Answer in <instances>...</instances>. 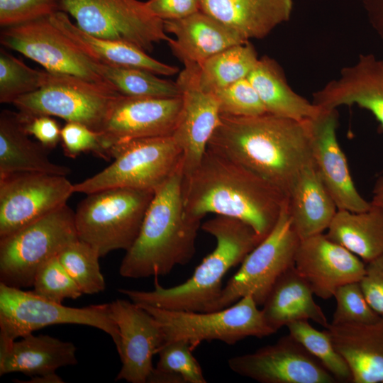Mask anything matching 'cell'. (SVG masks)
<instances>
[{
	"label": "cell",
	"mask_w": 383,
	"mask_h": 383,
	"mask_svg": "<svg viewBox=\"0 0 383 383\" xmlns=\"http://www.w3.org/2000/svg\"><path fill=\"white\" fill-rule=\"evenodd\" d=\"M308 121L269 113L254 116L221 113L208 148L268 181L288 198L301 170L313 162Z\"/></svg>",
	"instance_id": "6da1fadb"
},
{
	"label": "cell",
	"mask_w": 383,
	"mask_h": 383,
	"mask_svg": "<svg viewBox=\"0 0 383 383\" xmlns=\"http://www.w3.org/2000/svg\"><path fill=\"white\" fill-rule=\"evenodd\" d=\"M184 209L194 219L208 213L239 219L264 239L287 196L274 185L228 157L207 148L197 168L183 177Z\"/></svg>",
	"instance_id": "7a4b0ae2"
},
{
	"label": "cell",
	"mask_w": 383,
	"mask_h": 383,
	"mask_svg": "<svg viewBox=\"0 0 383 383\" xmlns=\"http://www.w3.org/2000/svg\"><path fill=\"white\" fill-rule=\"evenodd\" d=\"M182 179V167L155 192L138 235L121 261L122 277L166 275L193 258L201 225L186 212Z\"/></svg>",
	"instance_id": "3957f363"
},
{
	"label": "cell",
	"mask_w": 383,
	"mask_h": 383,
	"mask_svg": "<svg viewBox=\"0 0 383 383\" xmlns=\"http://www.w3.org/2000/svg\"><path fill=\"white\" fill-rule=\"evenodd\" d=\"M201 228L215 238L216 245L196 267L190 278L166 288L155 277L153 290L118 291L139 304L169 310L209 311L220 296L225 274L241 263L263 239L246 223L225 216L216 215L203 223Z\"/></svg>",
	"instance_id": "277c9868"
},
{
	"label": "cell",
	"mask_w": 383,
	"mask_h": 383,
	"mask_svg": "<svg viewBox=\"0 0 383 383\" xmlns=\"http://www.w3.org/2000/svg\"><path fill=\"white\" fill-rule=\"evenodd\" d=\"M155 192L113 187L87 194L74 212L79 240L94 247L101 257L128 250L140 232Z\"/></svg>",
	"instance_id": "5b68a950"
},
{
	"label": "cell",
	"mask_w": 383,
	"mask_h": 383,
	"mask_svg": "<svg viewBox=\"0 0 383 383\" xmlns=\"http://www.w3.org/2000/svg\"><path fill=\"white\" fill-rule=\"evenodd\" d=\"M57 324H79L100 329L111 338L120 353V332L111 317L109 304L70 307L0 283V350L18 338Z\"/></svg>",
	"instance_id": "8992f818"
},
{
	"label": "cell",
	"mask_w": 383,
	"mask_h": 383,
	"mask_svg": "<svg viewBox=\"0 0 383 383\" xmlns=\"http://www.w3.org/2000/svg\"><path fill=\"white\" fill-rule=\"evenodd\" d=\"M113 162L74 184V192L127 187L155 192L182 167V151L172 135L130 140L111 149Z\"/></svg>",
	"instance_id": "52a82bcc"
},
{
	"label": "cell",
	"mask_w": 383,
	"mask_h": 383,
	"mask_svg": "<svg viewBox=\"0 0 383 383\" xmlns=\"http://www.w3.org/2000/svg\"><path fill=\"white\" fill-rule=\"evenodd\" d=\"M122 96L107 82L48 72L39 89L18 98L13 104L25 114L59 117L101 133Z\"/></svg>",
	"instance_id": "ba28073f"
},
{
	"label": "cell",
	"mask_w": 383,
	"mask_h": 383,
	"mask_svg": "<svg viewBox=\"0 0 383 383\" xmlns=\"http://www.w3.org/2000/svg\"><path fill=\"white\" fill-rule=\"evenodd\" d=\"M78 239L74 211L67 204L0 238V283L33 286L39 268Z\"/></svg>",
	"instance_id": "9c48e42d"
},
{
	"label": "cell",
	"mask_w": 383,
	"mask_h": 383,
	"mask_svg": "<svg viewBox=\"0 0 383 383\" xmlns=\"http://www.w3.org/2000/svg\"><path fill=\"white\" fill-rule=\"evenodd\" d=\"M139 305L157 321L165 343L184 340L193 350L204 341L218 340L233 345L247 337L261 338L276 333L267 325L261 309L250 295L213 311H177Z\"/></svg>",
	"instance_id": "30bf717a"
},
{
	"label": "cell",
	"mask_w": 383,
	"mask_h": 383,
	"mask_svg": "<svg viewBox=\"0 0 383 383\" xmlns=\"http://www.w3.org/2000/svg\"><path fill=\"white\" fill-rule=\"evenodd\" d=\"M300 240L292 223L287 199L272 231L246 255L209 311L228 307L249 295L262 306L277 279L294 265Z\"/></svg>",
	"instance_id": "8fae6325"
},
{
	"label": "cell",
	"mask_w": 383,
	"mask_h": 383,
	"mask_svg": "<svg viewBox=\"0 0 383 383\" xmlns=\"http://www.w3.org/2000/svg\"><path fill=\"white\" fill-rule=\"evenodd\" d=\"M60 11L87 33L129 43L146 52L171 38L164 21L138 0H60Z\"/></svg>",
	"instance_id": "7c38bea8"
},
{
	"label": "cell",
	"mask_w": 383,
	"mask_h": 383,
	"mask_svg": "<svg viewBox=\"0 0 383 383\" xmlns=\"http://www.w3.org/2000/svg\"><path fill=\"white\" fill-rule=\"evenodd\" d=\"M73 186L66 176L48 173L0 177V238L67 204Z\"/></svg>",
	"instance_id": "4fadbf2b"
},
{
	"label": "cell",
	"mask_w": 383,
	"mask_h": 383,
	"mask_svg": "<svg viewBox=\"0 0 383 383\" xmlns=\"http://www.w3.org/2000/svg\"><path fill=\"white\" fill-rule=\"evenodd\" d=\"M0 43L38 63L48 72L106 82L96 72L94 60L82 52L48 17L4 27Z\"/></svg>",
	"instance_id": "5bb4252c"
},
{
	"label": "cell",
	"mask_w": 383,
	"mask_h": 383,
	"mask_svg": "<svg viewBox=\"0 0 383 383\" xmlns=\"http://www.w3.org/2000/svg\"><path fill=\"white\" fill-rule=\"evenodd\" d=\"M230 369L261 383H336L331 374L290 334L253 353L231 357Z\"/></svg>",
	"instance_id": "9a60e30c"
},
{
	"label": "cell",
	"mask_w": 383,
	"mask_h": 383,
	"mask_svg": "<svg viewBox=\"0 0 383 383\" xmlns=\"http://www.w3.org/2000/svg\"><path fill=\"white\" fill-rule=\"evenodd\" d=\"M184 65L176 81L182 105L172 136L182 151L183 177H186L202 160L219 124L221 112L214 94L204 91L199 84V65Z\"/></svg>",
	"instance_id": "2e32d148"
},
{
	"label": "cell",
	"mask_w": 383,
	"mask_h": 383,
	"mask_svg": "<svg viewBox=\"0 0 383 383\" xmlns=\"http://www.w3.org/2000/svg\"><path fill=\"white\" fill-rule=\"evenodd\" d=\"M120 332L122 367L116 380L147 383L155 367L152 357L165 340L157 321L140 305L125 299L109 304Z\"/></svg>",
	"instance_id": "e0dca14e"
},
{
	"label": "cell",
	"mask_w": 383,
	"mask_h": 383,
	"mask_svg": "<svg viewBox=\"0 0 383 383\" xmlns=\"http://www.w3.org/2000/svg\"><path fill=\"white\" fill-rule=\"evenodd\" d=\"M337 109H323L309 120L310 143L316 169L338 209L360 212L371 208L370 201L358 192L353 181L346 157L336 135Z\"/></svg>",
	"instance_id": "ac0fdd59"
},
{
	"label": "cell",
	"mask_w": 383,
	"mask_h": 383,
	"mask_svg": "<svg viewBox=\"0 0 383 383\" xmlns=\"http://www.w3.org/2000/svg\"><path fill=\"white\" fill-rule=\"evenodd\" d=\"M182 105L181 96H123L115 104L99 133L111 157V149L119 144L136 139L172 135Z\"/></svg>",
	"instance_id": "d6986e66"
},
{
	"label": "cell",
	"mask_w": 383,
	"mask_h": 383,
	"mask_svg": "<svg viewBox=\"0 0 383 383\" xmlns=\"http://www.w3.org/2000/svg\"><path fill=\"white\" fill-rule=\"evenodd\" d=\"M294 267L309 283L315 295L328 299L333 296L339 287L360 282L366 264L321 233L300 240Z\"/></svg>",
	"instance_id": "ffe728a7"
},
{
	"label": "cell",
	"mask_w": 383,
	"mask_h": 383,
	"mask_svg": "<svg viewBox=\"0 0 383 383\" xmlns=\"http://www.w3.org/2000/svg\"><path fill=\"white\" fill-rule=\"evenodd\" d=\"M312 103L323 109L357 105L371 112L383 129V58L360 55L355 64L340 70L338 79L313 94Z\"/></svg>",
	"instance_id": "44dd1931"
},
{
	"label": "cell",
	"mask_w": 383,
	"mask_h": 383,
	"mask_svg": "<svg viewBox=\"0 0 383 383\" xmlns=\"http://www.w3.org/2000/svg\"><path fill=\"white\" fill-rule=\"evenodd\" d=\"M167 33L175 38L167 42L172 53L184 64L201 65L231 46L248 42L237 32L211 16L199 11L186 18L164 21Z\"/></svg>",
	"instance_id": "7402d4cb"
},
{
	"label": "cell",
	"mask_w": 383,
	"mask_h": 383,
	"mask_svg": "<svg viewBox=\"0 0 383 383\" xmlns=\"http://www.w3.org/2000/svg\"><path fill=\"white\" fill-rule=\"evenodd\" d=\"M348 363L353 383H383V316L370 324H328L325 328Z\"/></svg>",
	"instance_id": "603a6c76"
},
{
	"label": "cell",
	"mask_w": 383,
	"mask_h": 383,
	"mask_svg": "<svg viewBox=\"0 0 383 383\" xmlns=\"http://www.w3.org/2000/svg\"><path fill=\"white\" fill-rule=\"evenodd\" d=\"M293 0H201V11L243 39H261L289 20Z\"/></svg>",
	"instance_id": "cb8c5ba5"
},
{
	"label": "cell",
	"mask_w": 383,
	"mask_h": 383,
	"mask_svg": "<svg viewBox=\"0 0 383 383\" xmlns=\"http://www.w3.org/2000/svg\"><path fill=\"white\" fill-rule=\"evenodd\" d=\"M48 18L82 52L94 60L111 66L142 69L162 76H172L179 72L177 67L158 61L131 44L87 33L73 23L69 15L63 11H57Z\"/></svg>",
	"instance_id": "d4e9b609"
},
{
	"label": "cell",
	"mask_w": 383,
	"mask_h": 383,
	"mask_svg": "<svg viewBox=\"0 0 383 383\" xmlns=\"http://www.w3.org/2000/svg\"><path fill=\"white\" fill-rule=\"evenodd\" d=\"M76 351L71 342L29 333L0 350V375L21 372L32 377L55 374L61 367L77 364Z\"/></svg>",
	"instance_id": "484cf974"
},
{
	"label": "cell",
	"mask_w": 383,
	"mask_h": 383,
	"mask_svg": "<svg viewBox=\"0 0 383 383\" xmlns=\"http://www.w3.org/2000/svg\"><path fill=\"white\" fill-rule=\"evenodd\" d=\"M48 150L33 141L24 129L19 111L0 113V177L16 172H42L67 176L70 167L56 164Z\"/></svg>",
	"instance_id": "4316f807"
},
{
	"label": "cell",
	"mask_w": 383,
	"mask_h": 383,
	"mask_svg": "<svg viewBox=\"0 0 383 383\" xmlns=\"http://www.w3.org/2000/svg\"><path fill=\"white\" fill-rule=\"evenodd\" d=\"M287 199L292 223L300 240L323 233L338 211L313 162L301 170Z\"/></svg>",
	"instance_id": "83f0119b"
},
{
	"label": "cell",
	"mask_w": 383,
	"mask_h": 383,
	"mask_svg": "<svg viewBox=\"0 0 383 383\" xmlns=\"http://www.w3.org/2000/svg\"><path fill=\"white\" fill-rule=\"evenodd\" d=\"M313 294L309 283L294 265L277 279L262 304L266 323L275 332L300 320H312L327 328L329 323Z\"/></svg>",
	"instance_id": "f1b7e54d"
},
{
	"label": "cell",
	"mask_w": 383,
	"mask_h": 383,
	"mask_svg": "<svg viewBox=\"0 0 383 383\" xmlns=\"http://www.w3.org/2000/svg\"><path fill=\"white\" fill-rule=\"evenodd\" d=\"M247 78L267 113L304 121L316 117L321 111V108L292 90L281 66L267 55L259 58Z\"/></svg>",
	"instance_id": "f546056e"
},
{
	"label": "cell",
	"mask_w": 383,
	"mask_h": 383,
	"mask_svg": "<svg viewBox=\"0 0 383 383\" xmlns=\"http://www.w3.org/2000/svg\"><path fill=\"white\" fill-rule=\"evenodd\" d=\"M325 235L367 263L383 255V209H338Z\"/></svg>",
	"instance_id": "4dcf8cb0"
},
{
	"label": "cell",
	"mask_w": 383,
	"mask_h": 383,
	"mask_svg": "<svg viewBox=\"0 0 383 383\" xmlns=\"http://www.w3.org/2000/svg\"><path fill=\"white\" fill-rule=\"evenodd\" d=\"M258 60L250 41L228 48L199 65V84L204 91L213 94L248 77Z\"/></svg>",
	"instance_id": "1f68e13d"
},
{
	"label": "cell",
	"mask_w": 383,
	"mask_h": 383,
	"mask_svg": "<svg viewBox=\"0 0 383 383\" xmlns=\"http://www.w3.org/2000/svg\"><path fill=\"white\" fill-rule=\"evenodd\" d=\"M96 72L118 92L128 97L174 98L181 96L177 82L157 77L142 69L116 67L94 60Z\"/></svg>",
	"instance_id": "d6a6232c"
},
{
	"label": "cell",
	"mask_w": 383,
	"mask_h": 383,
	"mask_svg": "<svg viewBox=\"0 0 383 383\" xmlns=\"http://www.w3.org/2000/svg\"><path fill=\"white\" fill-rule=\"evenodd\" d=\"M57 257L83 294H94L105 289L99 265L101 256L91 245L78 239L65 246Z\"/></svg>",
	"instance_id": "836d02e7"
},
{
	"label": "cell",
	"mask_w": 383,
	"mask_h": 383,
	"mask_svg": "<svg viewBox=\"0 0 383 383\" xmlns=\"http://www.w3.org/2000/svg\"><path fill=\"white\" fill-rule=\"evenodd\" d=\"M287 327L289 334L317 358L338 382H351L350 367L334 347L326 329L319 331L311 326L307 320L294 321Z\"/></svg>",
	"instance_id": "e575fe53"
},
{
	"label": "cell",
	"mask_w": 383,
	"mask_h": 383,
	"mask_svg": "<svg viewBox=\"0 0 383 383\" xmlns=\"http://www.w3.org/2000/svg\"><path fill=\"white\" fill-rule=\"evenodd\" d=\"M46 70L33 69L22 60L0 49V102L11 103L33 93L44 84Z\"/></svg>",
	"instance_id": "d590c367"
},
{
	"label": "cell",
	"mask_w": 383,
	"mask_h": 383,
	"mask_svg": "<svg viewBox=\"0 0 383 383\" xmlns=\"http://www.w3.org/2000/svg\"><path fill=\"white\" fill-rule=\"evenodd\" d=\"M35 295L62 304L65 299H76L82 292L59 261L57 256L50 259L38 270L33 282Z\"/></svg>",
	"instance_id": "8d00e7d4"
},
{
	"label": "cell",
	"mask_w": 383,
	"mask_h": 383,
	"mask_svg": "<svg viewBox=\"0 0 383 383\" xmlns=\"http://www.w3.org/2000/svg\"><path fill=\"white\" fill-rule=\"evenodd\" d=\"M333 296L336 308L330 323L332 325L370 324L381 318L367 301L360 282L339 287Z\"/></svg>",
	"instance_id": "74e56055"
},
{
	"label": "cell",
	"mask_w": 383,
	"mask_h": 383,
	"mask_svg": "<svg viewBox=\"0 0 383 383\" xmlns=\"http://www.w3.org/2000/svg\"><path fill=\"white\" fill-rule=\"evenodd\" d=\"M184 340L166 342L157 354V371L179 376L184 383H206L202 369Z\"/></svg>",
	"instance_id": "f35d334b"
},
{
	"label": "cell",
	"mask_w": 383,
	"mask_h": 383,
	"mask_svg": "<svg viewBox=\"0 0 383 383\" xmlns=\"http://www.w3.org/2000/svg\"><path fill=\"white\" fill-rule=\"evenodd\" d=\"M213 94L221 114L254 116L267 113L257 92L247 77Z\"/></svg>",
	"instance_id": "ab89813d"
},
{
	"label": "cell",
	"mask_w": 383,
	"mask_h": 383,
	"mask_svg": "<svg viewBox=\"0 0 383 383\" xmlns=\"http://www.w3.org/2000/svg\"><path fill=\"white\" fill-rule=\"evenodd\" d=\"M60 142L65 155L70 158L82 152H92L105 160L111 157L100 133L79 123L66 122L61 129Z\"/></svg>",
	"instance_id": "60d3db41"
},
{
	"label": "cell",
	"mask_w": 383,
	"mask_h": 383,
	"mask_svg": "<svg viewBox=\"0 0 383 383\" xmlns=\"http://www.w3.org/2000/svg\"><path fill=\"white\" fill-rule=\"evenodd\" d=\"M60 11V0H0L3 28L49 17Z\"/></svg>",
	"instance_id": "b9f144b4"
},
{
	"label": "cell",
	"mask_w": 383,
	"mask_h": 383,
	"mask_svg": "<svg viewBox=\"0 0 383 383\" xmlns=\"http://www.w3.org/2000/svg\"><path fill=\"white\" fill-rule=\"evenodd\" d=\"M19 113L26 133L35 137L44 147L50 150L60 142L62 128L52 116Z\"/></svg>",
	"instance_id": "7bdbcfd3"
},
{
	"label": "cell",
	"mask_w": 383,
	"mask_h": 383,
	"mask_svg": "<svg viewBox=\"0 0 383 383\" xmlns=\"http://www.w3.org/2000/svg\"><path fill=\"white\" fill-rule=\"evenodd\" d=\"M360 284L370 306L383 316V255L366 263L365 273Z\"/></svg>",
	"instance_id": "ee69618b"
},
{
	"label": "cell",
	"mask_w": 383,
	"mask_h": 383,
	"mask_svg": "<svg viewBox=\"0 0 383 383\" xmlns=\"http://www.w3.org/2000/svg\"><path fill=\"white\" fill-rule=\"evenodd\" d=\"M145 2L151 13L163 21L182 19L201 11V0H148Z\"/></svg>",
	"instance_id": "f6af8a7d"
},
{
	"label": "cell",
	"mask_w": 383,
	"mask_h": 383,
	"mask_svg": "<svg viewBox=\"0 0 383 383\" xmlns=\"http://www.w3.org/2000/svg\"><path fill=\"white\" fill-rule=\"evenodd\" d=\"M368 21L383 40V0H362Z\"/></svg>",
	"instance_id": "bcb514c9"
},
{
	"label": "cell",
	"mask_w": 383,
	"mask_h": 383,
	"mask_svg": "<svg viewBox=\"0 0 383 383\" xmlns=\"http://www.w3.org/2000/svg\"><path fill=\"white\" fill-rule=\"evenodd\" d=\"M371 204L383 209V170L374 185Z\"/></svg>",
	"instance_id": "7dc6e473"
}]
</instances>
